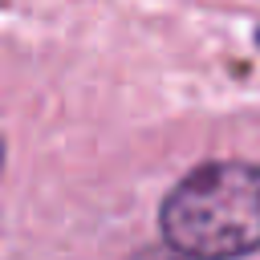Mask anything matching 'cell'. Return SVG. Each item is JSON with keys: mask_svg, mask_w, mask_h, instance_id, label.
<instances>
[{"mask_svg": "<svg viewBox=\"0 0 260 260\" xmlns=\"http://www.w3.org/2000/svg\"><path fill=\"white\" fill-rule=\"evenodd\" d=\"M158 232L183 260H240L260 252V167L219 158L187 171L162 199Z\"/></svg>", "mask_w": 260, "mask_h": 260, "instance_id": "obj_1", "label": "cell"}, {"mask_svg": "<svg viewBox=\"0 0 260 260\" xmlns=\"http://www.w3.org/2000/svg\"><path fill=\"white\" fill-rule=\"evenodd\" d=\"M134 260H183V256H175V252L167 248V252H138Z\"/></svg>", "mask_w": 260, "mask_h": 260, "instance_id": "obj_2", "label": "cell"}, {"mask_svg": "<svg viewBox=\"0 0 260 260\" xmlns=\"http://www.w3.org/2000/svg\"><path fill=\"white\" fill-rule=\"evenodd\" d=\"M0 162H4V142H0Z\"/></svg>", "mask_w": 260, "mask_h": 260, "instance_id": "obj_3", "label": "cell"}]
</instances>
